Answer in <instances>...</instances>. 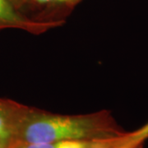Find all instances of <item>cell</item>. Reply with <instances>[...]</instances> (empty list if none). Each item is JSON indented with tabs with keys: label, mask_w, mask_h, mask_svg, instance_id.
<instances>
[{
	"label": "cell",
	"mask_w": 148,
	"mask_h": 148,
	"mask_svg": "<svg viewBox=\"0 0 148 148\" xmlns=\"http://www.w3.org/2000/svg\"><path fill=\"white\" fill-rule=\"evenodd\" d=\"M99 142L79 143V142H58V143H22L15 142L7 148H89Z\"/></svg>",
	"instance_id": "cell-5"
},
{
	"label": "cell",
	"mask_w": 148,
	"mask_h": 148,
	"mask_svg": "<svg viewBox=\"0 0 148 148\" xmlns=\"http://www.w3.org/2000/svg\"><path fill=\"white\" fill-rule=\"evenodd\" d=\"M11 2L16 6L19 10L21 11V9H22V0H11Z\"/></svg>",
	"instance_id": "cell-8"
},
{
	"label": "cell",
	"mask_w": 148,
	"mask_h": 148,
	"mask_svg": "<svg viewBox=\"0 0 148 148\" xmlns=\"http://www.w3.org/2000/svg\"><path fill=\"white\" fill-rule=\"evenodd\" d=\"M114 139L99 142V143H97L94 146H92V147H90L89 148H126L116 145L115 143H114Z\"/></svg>",
	"instance_id": "cell-7"
},
{
	"label": "cell",
	"mask_w": 148,
	"mask_h": 148,
	"mask_svg": "<svg viewBox=\"0 0 148 148\" xmlns=\"http://www.w3.org/2000/svg\"><path fill=\"white\" fill-rule=\"evenodd\" d=\"M148 139V123L143 127L130 132H125L123 136L114 139L118 146L126 148H143V143Z\"/></svg>",
	"instance_id": "cell-4"
},
{
	"label": "cell",
	"mask_w": 148,
	"mask_h": 148,
	"mask_svg": "<svg viewBox=\"0 0 148 148\" xmlns=\"http://www.w3.org/2000/svg\"><path fill=\"white\" fill-rule=\"evenodd\" d=\"M80 0H22V8L26 4L56 7V6H71L76 4Z\"/></svg>",
	"instance_id": "cell-6"
},
{
	"label": "cell",
	"mask_w": 148,
	"mask_h": 148,
	"mask_svg": "<svg viewBox=\"0 0 148 148\" xmlns=\"http://www.w3.org/2000/svg\"><path fill=\"white\" fill-rule=\"evenodd\" d=\"M125 132L109 110L68 115L22 105L12 143H95Z\"/></svg>",
	"instance_id": "cell-1"
},
{
	"label": "cell",
	"mask_w": 148,
	"mask_h": 148,
	"mask_svg": "<svg viewBox=\"0 0 148 148\" xmlns=\"http://www.w3.org/2000/svg\"><path fill=\"white\" fill-rule=\"evenodd\" d=\"M64 21H39L30 18L14 5L11 0H0V30L17 29L40 35L60 27Z\"/></svg>",
	"instance_id": "cell-2"
},
{
	"label": "cell",
	"mask_w": 148,
	"mask_h": 148,
	"mask_svg": "<svg viewBox=\"0 0 148 148\" xmlns=\"http://www.w3.org/2000/svg\"><path fill=\"white\" fill-rule=\"evenodd\" d=\"M22 104L0 98V141L8 147L13 142Z\"/></svg>",
	"instance_id": "cell-3"
},
{
	"label": "cell",
	"mask_w": 148,
	"mask_h": 148,
	"mask_svg": "<svg viewBox=\"0 0 148 148\" xmlns=\"http://www.w3.org/2000/svg\"><path fill=\"white\" fill-rule=\"evenodd\" d=\"M0 148H7V147L1 141H0Z\"/></svg>",
	"instance_id": "cell-9"
}]
</instances>
